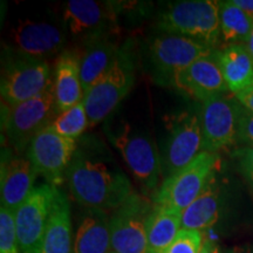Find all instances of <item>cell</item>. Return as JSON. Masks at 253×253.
<instances>
[{"label":"cell","mask_w":253,"mask_h":253,"mask_svg":"<svg viewBox=\"0 0 253 253\" xmlns=\"http://www.w3.org/2000/svg\"><path fill=\"white\" fill-rule=\"evenodd\" d=\"M66 181L79 204L106 212L116 210L134 192L126 172L94 137L78 145L66 172Z\"/></svg>","instance_id":"cell-1"},{"label":"cell","mask_w":253,"mask_h":253,"mask_svg":"<svg viewBox=\"0 0 253 253\" xmlns=\"http://www.w3.org/2000/svg\"><path fill=\"white\" fill-rule=\"evenodd\" d=\"M160 32L189 38L214 49L221 38L218 1L182 0L168 5L156 20Z\"/></svg>","instance_id":"cell-2"},{"label":"cell","mask_w":253,"mask_h":253,"mask_svg":"<svg viewBox=\"0 0 253 253\" xmlns=\"http://www.w3.org/2000/svg\"><path fill=\"white\" fill-rule=\"evenodd\" d=\"M107 137L116 148L136 181L147 191L156 192L162 177L160 148L149 134L121 121L115 126L106 125Z\"/></svg>","instance_id":"cell-3"},{"label":"cell","mask_w":253,"mask_h":253,"mask_svg":"<svg viewBox=\"0 0 253 253\" xmlns=\"http://www.w3.org/2000/svg\"><path fill=\"white\" fill-rule=\"evenodd\" d=\"M135 84V66L132 58L122 47L113 67L89 88L84 97L89 126H96L112 115Z\"/></svg>","instance_id":"cell-4"},{"label":"cell","mask_w":253,"mask_h":253,"mask_svg":"<svg viewBox=\"0 0 253 253\" xmlns=\"http://www.w3.org/2000/svg\"><path fill=\"white\" fill-rule=\"evenodd\" d=\"M212 48L189 38L160 32L148 43V60L154 80L172 86L177 75Z\"/></svg>","instance_id":"cell-5"},{"label":"cell","mask_w":253,"mask_h":253,"mask_svg":"<svg viewBox=\"0 0 253 253\" xmlns=\"http://www.w3.org/2000/svg\"><path fill=\"white\" fill-rule=\"evenodd\" d=\"M218 163L217 154L202 151L188 167L163 179L154 195V204L183 212L207 188Z\"/></svg>","instance_id":"cell-6"},{"label":"cell","mask_w":253,"mask_h":253,"mask_svg":"<svg viewBox=\"0 0 253 253\" xmlns=\"http://www.w3.org/2000/svg\"><path fill=\"white\" fill-rule=\"evenodd\" d=\"M203 151V137L199 116L183 112L173 115L160 148L164 179L188 167Z\"/></svg>","instance_id":"cell-7"},{"label":"cell","mask_w":253,"mask_h":253,"mask_svg":"<svg viewBox=\"0 0 253 253\" xmlns=\"http://www.w3.org/2000/svg\"><path fill=\"white\" fill-rule=\"evenodd\" d=\"M154 203L132 192L110 216L112 250L116 253H147L148 220Z\"/></svg>","instance_id":"cell-8"},{"label":"cell","mask_w":253,"mask_h":253,"mask_svg":"<svg viewBox=\"0 0 253 253\" xmlns=\"http://www.w3.org/2000/svg\"><path fill=\"white\" fill-rule=\"evenodd\" d=\"M53 87L50 66L45 60L12 56L2 71L0 93L11 108Z\"/></svg>","instance_id":"cell-9"},{"label":"cell","mask_w":253,"mask_h":253,"mask_svg":"<svg viewBox=\"0 0 253 253\" xmlns=\"http://www.w3.org/2000/svg\"><path fill=\"white\" fill-rule=\"evenodd\" d=\"M56 115L53 87L13 107L9 110L5 125L9 143L18 153H23L39 132L52 125Z\"/></svg>","instance_id":"cell-10"},{"label":"cell","mask_w":253,"mask_h":253,"mask_svg":"<svg viewBox=\"0 0 253 253\" xmlns=\"http://www.w3.org/2000/svg\"><path fill=\"white\" fill-rule=\"evenodd\" d=\"M115 5L94 0H69L62 13L66 33L84 45L112 37L116 28Z\"/></svg>","instance_id":"cell-11"},{"label":"cell","mask_w":253,"mask_h":253,"mask_svg":"<svg viewBox=\"0 0 253 253\" xmlns=\"http://www.w3.org/2000/svg\"><path fill=\"white\" fill-rule=\"evenodd\" d=\"M56 191L58 186L48 183L36 186L14 212L21 253H41Z\"/></svg>","instance_id":"cell-12"},{"label":"cell","mask_w":253,"mask_h":253,"mask_svg":"<svg viewBox=\"0 0 253 253\" xmlns=\"http://www.w3.org/2000/svg\"><path fill=\"white\" fill-rule=\"evenodd\" d=\"M77 149V141L63 137L47 126L28 145L27 158L38 175L45 177L48 184L59 188L66 181V172Z\"/></svg>","instance_id":"cell-13"},{"label":"cell","mask_w":253,"mask_h":253,"mask_svg":"<svg viewBox=\"0 0 253 253\" xmlns=\"http://www.w3.org/2000/svg\"><path fill=\"white\" fill-rule=\"evenodd\" d=\"M65 28L43 20L20 21L9 34L7 48L13 56L46 60L61 54L66 45Z\"/></svg>","instance_id":"cell-14"},{"label":"cell","mask_w":253,"mask_h":253,"mask_svg":"<svg viewBox=\"0 0 253 253\" xmlns=\"http://www.w3.org/2000/svg\"><path fill=\"white\" fill-rule=\"evenodd\" d=\"M239 102L225 95L203 102L201 121L203 151L217 154L237 142V118Z\"/></svg>","instance_id":"cell-15"},{"label":"cell","mask_w":253,"mask_h":253,"mask_svg":"<svg viewBox=\"0 0 253 253\" xmlns=\"http://www.w3.org/2000/svg\"><path fill=\"white\" fill-rule=\"evenodd\" d=\"M172 87L195 97L202 102L225 95L229 91L224 80L217 49L196 60L177 75Z\"/></svg>","instance_id":"cell-16"},{"label":"cell","mask_w":253,"mask_h":253,"mask_svg":"<svg viewBox=\"0 0 253 253\" xmlns=\"http://www.w3.org/2000/svg\"><path fill=\"white\" fill-rule=\"evenodd\" d=\"M38 175L27 157H13L1 166V207L15 212L36 186Z\"/></svg>","instance_id":"cell-17"},{"label":"cell","mask_w":253,"mask_h":253,"mask_svg":"<svg viewBox=\"0 0 253 253\" xmlns=\"http://www.w3.org/2000/svg\"><path fill=\"white\" fill-rule=\"evenodd\" d=\"M53 89L58 115L84 101V89L80 75V55L65 50L59 55L54 67Z\"/></svg>","instance_id":"cell-18"},{"label":"cell","mask_w":253,"mask_h":253,"mask_svg":"<svg viewBox=\"0 0 253 253\" xmlns=\"http://www.w3.org/2000/svg\"><path fill=\"white\" fill-rule=\"evenodd\" d=\"M110 217L106 211L86 209L82 213L74 239V253H110Z\"/></svg>","instance_id":"cell-19"},{"label":"cell","mask_w":253,"mask_h":253,"mask_svg":"<svg viewBox=\"0 0 253 253\" xmlns=\"http://www.w3.org/2000/svg\"><path fill=\"white\" fill-rule=\"evenodd\" d=\"M223 205V192L213 176L202 194L182 212V230L203 232L216 225Z\"/></svg>","instance_id":"cell-20"},{"label":"cell","mask_w":253,"mask_h":253,"mask_svg":"<svg viewBox=\"0 0 253 253\" xmlns=\"http://www.w3.org/2000/svg\"><path fill=\"white\" fill-rule=\"evenodd\" d=\"M80 54V75L84 93L113 67L121 48L112 37L91 41Z\"/></svg>","instance_id":"cell-21"},{"label":"cell","mask_w":253,"mask_h":253,"mask_svg":"<svg viewBox=\"0 0 253 253\" xmlns=\"http://www.w3.org/2000/svg\"><path fill=\"white\" fill-rule=\"evenodd\" d=\"M72 243L71 205L67 195L58 188L41 253H72Z\"/></svg>","instance_id":"cell-22"},{"label":"cell","mask_w":253,"mask_h":253,"mask_svg":"<svg viewBox=\"0 0 253 253\" xmlns=\"http://www.w3.org/2000/svg\"><path fill=\"white\" fill-rule=\"evenodd\" d=\"M217 59L229 91L239 93L253 84V61L244 43H232L217 50Z\"/></svg>","instance_id":"cell-23"},{"label":"cell","mask_w":253,"mask_h":253,"mask_svg":"<svg viewBox=\"0 0 253 253\" xmlns=\"http://www.w3.org/2000/svg\"><path fill=\"white\" fill-rule=\"evenodd\" d=\"M182 230V212L154 204L147 227V253H163Z\"/></svg>","instance_id":"cell-24"},{"label":"cell","mask_w":253,"mask_h":253,"mask_svg":"<svg viewBox=\"0 0 253 253\" xmlns=\"http://www.w3.org/2000/svg\"><path fill=\"white\" fill-rule=\"evenodd\" d=\"M220 34L227 45L248 42L253 32V19L231 1H218Z\"/></svg>","instance_id":"cell-25"},{"label":"cell","mask_w":253,"mask_h":253,"mask_svg":"<svg viewBox=\"0 0 253 253\" xmlns=\"http://www.w3.org/2000/svg\"><path fill=\"white\" fill-rule=\"evenodd\" d=\"M49 126L63 137L77 141L89 126V120L84 101L56 115Z\"/></svg>","instance_id":"cell-26"},{"label":"cell","mask_w":253,"mask_h":253,"mask_svg":"<svg viewBox=\"0 0 253 253\" xmlns=\"http://www.w3.org/2000/svg\"><path fill=\"white\" fill-rule=\"evenodd\" d=\"M0 253H21L14 213L4 207L0 208Z\"/></svg>","instance_id":"cell-27"},{"label":"cell","mask_w":253,"mask_h":253,"mask_svg":"<svg viewBox=\"0 0 253 253\" xmlns=\"http://www.w3.org/2000/svg\"><path fill=\"white\" fill-rule=\"evenodd\" d=\"M204 243L203 232L181 230L163 253H199Z\"/></svg>","instance_id":"cell-28"},{"label":"cell","mask_w":253,"mask_h":253,"mask_svg":"<svg viewBox=\"0 0 253 253\" xmlns=\"http://www.w3.org/2000/svg\"><path fill=\"white\" fill-rule=\"evenodd\" d=\"M237 142L245 144V147L253 148V113L240 103L237 118Z\"/></svg>","instance_id":"cell-29"},{"label":"cell","mask_w":253,"mask_h":253,"mask_svg":"<svg viewBox=\"0 0 253 253\" xmlns=\"http://www.w3.org/2000/svg\"><path fill=\"white\" fill-rule=\"evenodd\" d=\"M233 155L237 158L240 172L248 182L253 195V148L243 147L236 150Z\"/></svg>","instance_id":"cell-30"},{"label":"cell","mask_w":253,"mask_h":253,"mask_svg":"<svg viewBox=\"0 0 253 253\" xmlns=\"http://www.w3.org/2000/svg\"><path fill=\"white\" fill-rule=\"evenodd\" d=\"M235 97L244 108L253 113V84L248 88H245L244 90L237 93L235 95Z\"/></svg>","instance_id":"cell-31"},{"label":"cell","mask_w":253,"mask_h":253,"mask_svg":"<svg viewBox=\"0 0 253 253\" xmlns=\"http://www.w3.org/2000/svg\"><path fill=\"white\" fill-rule=\"evenodd\" d=\"M232 2L253 19V0H232Z\"/></svg>","instance_id":"cell-32"},{"label":"cell","mask_w":253,"mask_h":253,"mask_svg":"<svg viewBox=\"0 0 253 253\" xmlns=\"http://www.w3.org/2000/svg\"><path fill=\"white\" fill-rule=\"evenodd\" d=\"M199 253H221L219 246L213 240H204Z\"/></svg>","instance_id":"cell-33"},{"label":"cell","mask_w":253,"mask_h":253,"mask_svg":"<svg viewBox=\"0 0 253 253\" xmlns=\"http://www.w3.org/2000/svg\"><path fill=\"white\" fill-rule=\"evenodd\" d=\"M223 253H253V246L252 245L237 246V248L226 250V251H224Z\"/></svg>","instance_id":"cell-34"},{"label":"cell","mask_w":253,"mask_h":253,"mask_svg":"<svg viewBox=\"0 0 253 253\" xmlns=\"http://www.w3.org/2000/svg\"><path fill=\"white\" fill-rule=\"evenodd\" d=\"M246 47H248V50H249L250 55H251V59H252V61H253V32H252L251 37H250L249 41H248V42H246Z\"/></svg>","instance_id":"cell-35"},{"label":"cell","mask_w":253,"mask_h":253,"mask_svg":"<svg viewBox=\"0 0 253 253\" xmlns=\"http://www.w3.org/2000/svg\"><path fill=\"white\" fill-rule=\"evenodd\" d=\"M110 253H116V252H114V251H110Z\"/></svg>","instance_id":"cell-36"}]
</instances>
